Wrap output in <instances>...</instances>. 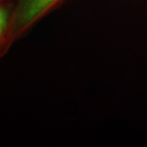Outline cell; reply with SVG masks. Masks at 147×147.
<instances>
[{"mask_svg":"<svg viewBox=\"0 0 147 147\" xmlns=\"http://www.w3.org/2000/svg\"><path fill=\"white\" fill-rule=\"evenodd\" d=\"M67 0H14L16 40Z\"/></svg>","mask_w":147,"mask_h":147,"instance_id":"cell-1","label":"cell"},{"mask_svg":"<svg viewBox=\"0 0 147 147\" xmlns=\"http://www.w3.org/2000/svg\"><path fill=\"white\" fill-rule=\"evenodd\" d=\"M143 1H146V2H147V0H143Z\"/></svg>","mask_w":147,"mask_h":147,"instance_id":"cell-3","label":"cell"},{"mask_svg":"<svg viewBox=\"0 0 147 147\" xmlns=\"http://www.w3.org/2000/svg\"><path fill=\"white\" fill-rule=\"evenodd\" d=\"M14 0H0V61L16 41Z\"/></svg>","mask_w":147,"mask_h":147,"instance_id":"cell-2","label":"cell"}]
</instances>
